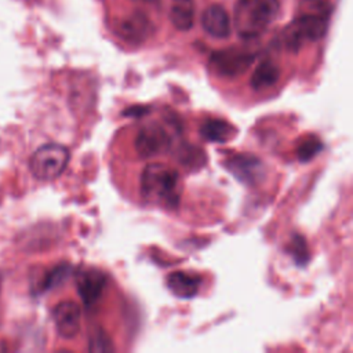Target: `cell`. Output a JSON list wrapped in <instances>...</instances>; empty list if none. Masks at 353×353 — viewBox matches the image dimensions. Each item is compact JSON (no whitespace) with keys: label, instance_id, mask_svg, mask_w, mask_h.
I'll return each mask as SVG.
<instances>
[{"label":"cell","instance_id":"cell-23","mask_svg":"<svg viewBox=\"0 0 353 353\" xmlns=\"http://www.w3.org/2000/svg\"><path fill=\"white\" fill-rule=\"evenodd\" d=\"M307 1H310V0H307Z\"/></svg>","mask_w":353,"mask_h":353},{"label":"cell","instance_id":"cell-8","mask_svg":"<svg viewBox=\"0 0 353 353\" xmlns=\"http://www.w3.org/2000/svg\"><path fill=\"white\" fill-rule=\"evenodd\" d=\"M76 283L77 292L83 303L88 307L95 305L101 298L106 285V276L97 269H85L79 273Z\"/></svg>","mask_w":353,"mask_h":353},{"label":"cell","instance_id":"cell-1","mask_svg":"<svg viewBox=\"0 0 353 353\" xmlns=\"http://www.w3.org/2000/svg\"><path fill=\"white\" fill-rule=\"evenodd\" d=\"M141 193L149 203L175 207L179 200V175L164 164H148L141 174Z\"/></svg>","mask_w":353,"mask_h":353},{"label":"cell","instance_id":"cell-14","mask_svg":"<svg viewBox=\"0 0 353 353\" xmlns=\"http://www.w3.org/2000/svg\"><path fill=\"white\" fill-rule=\"evenodd\" d=\"M200 134L204 139L210 142L223 143L234 135V127L225 120L210 119L201 124Z\"/></svg>","mask_w":353,"mask_h":353},{"label":"cell","instance_id":"cell-4","mask_svg":"<svg viewBox=\"0 0 353 353\" xmlns=\"http://www.w3.org/2000/svg\"><path fill=\"white\" fill-rule=\"evenodd\" d=\"M171 134L163 124L150 123L143 125L135 138V150L141 157H153L170 148Z\"/></svg>","mask_w":353,"mask_h":353},{"label":"cell","instance_id":"cell-11","mask_svg":"<svg viewBox=\"0 0 353 353\" xmlns=\"http://www.w3.org/2000/svg\"><path fill=\"white\" fill-rule=\"evenodd\" d=\"M168 290L178 298H192L199 292L200 279L188 272H172L167 277Z\"/></svg>","mask_w":353,"mask_h":353},{"label":"cell","instance_id":"cell-20","mask_svg":"<svg viewBox=\"0 0 353 353\" xmlns=\"http://www.w3.org/2000/svg\"><path fill=\"white\" fill-rule=\"evenodd\" d=\"M70 273V268L68 265H61L54 268L46 277V281L43 283V290L51 288L54 285H58L59 283H62Z\"/></svg>","mask_w":353,"mask_h":353},{"label":"cell","instance_id":"cell-15","mask_svg":"<svg viewBox=\"0 0 353 353\" xmlns=\"http://www.w3.org/2000/svg\"><path fill=\"white\" fill-rule=\"evenodd\" d=\"M280 70L279 66L272 61L261 62L251 76V87L255 90L269 88L279 80Z\"/></svg>","mask_w":353,"mask_h":353},{"label":"cell","instance_id":"cell-19","mask_svg":"<svg viewBox=\"0 0 353 353\" xmlns=\"http://www.w3.org/2000/svg\"><path fill=\"white\" fill-rule=\"evenodd\" d=\"M90 350L91 352H110L113 350L109 336L102 330H94V334L90 338Z\"/></svg>","mask_w":353,"mask_h":353},{"label":"cell","instance_id":"cell-6","mask_svg":"<svg viewBox=\"0 0 353 353\" xmlns=\"http://www.w3.org/2000/svg\"><path fill=\"white\" fill-rule=\"evenodd\" d=\"M229 172L234 175L240 182L247 185L256 183L263 176V164L262 161L252 154H234L225 161Z\"/></svg>","mask_w":353,"mask_h":353},{"label":"cell","instance_id":"cell-10","mask_svg":"<svg viewBox=\"0 0 353 353\" xmlns=\"http://www.w3.org/2000/svg\"><path fill=\"white\" fill-rule=\"evenodd\" d=\"M152 25L149 19L141 14V12H134L128 18L123 19L119 25V34L130 43L138 44L146 40V37L150 34Z\"/></svg>","mask_w":353,"mask_h":353},{"label":"cell","instance_id":"cell-21","mask_svg":"<svg viewBox=\"0 0 353 353\" xmlns=\"http://www.w3.org/2000/svg\"><path fill=\"white\" fill-rule=\"evenodd\" d=\"M243 4H250V3H254L255 0H240Z\"/></svg>","mask_w":353,"mask_h":353},{"label":"cell","instance_id":"cell-17","mask_svg":"<svg viewBox=\"0 0 353 353\" xmlns=\"http://www.w3.org/2000/svg\"><path fill=\"white\" fill-rule=\"evenodd\" d=\"M290 252L294 258V261L303 266L307 259H309V251H307V245H306V240L301 236V234H295L292 237V240L290 241Z\"/></svg>","mask_w":353,"mask_h":353},{"label":"cell","instance_id":"cell-5","mask_svg":"<svg viewBox=\"0 0 353 353\" xmlns=\"http://www.w3.org/2000/svg\"><path fill=\"white\" fill-rule=\"evenodd\" d=\"M254 58L255 57L251 52L237 48H226L215 51L211 55L210 62L218 74L225 77H234L244 73L254 62Z\"/></svg>","mask_w":353,"mask_h":353},{"label":"cell","instance_id":"cell-13","mask_svg":"<svg viewBox=\"0 0 353 353\" xmlns=\"http://www.w3.org/2000/svg\"><path fill=\"white\" fill-rule=\"evenodd\" d=\"M194 1L193 0H172L170 6V19L174 28L186 32L194 22Z\"/></svg>","mask_w":353,"mask_h":353},{"label":"cell","instance_id":"cell-22","mask_svg":"<svg viewBox=\"0 0 353 353\" xmlns=\"http://www.w3.org/2000/svg\"><path fill=\"white\" fill-rule=\"evenodd\" d=\"M139 1H148V3H153V1H157V0H139Z\"/></svg>","mask_w":353,"mask_h":353},{"label":"cell","instance_id":"cell-18","mask_svg":"<svg viewBox=\"0 0 353 353\" xmlns=\"http://www.w3.org/2000/svg\"><path fill=\"white\" fill-rule=\"evenodd\" d=\"M179 159L186 167H196L197 168V167H201L205 163L204 152L199 148H192V146H185L181 150Z\"/></svg>","mask_w":353,"mask_h":353},{"label":"cell","instance_id":"cell-9","mask_svg":"<svg viewBox=\"0 0 353 353\" xmlns=\"http://www.w3.org/2000/svg\"><path fill=\"white\" fill-rule=\"evenodd\" d=\"M201 26L210 36L216 39H226L232 32L229 14L221 4H211L204 10Z\"/></svg>","mask_w":353,"mask_h":353},{"label":"cell","instance_id":"cell-12","mask_svg":"<svg viewBox=\"0 0 353 353\" xmlns=\"http://www.w3.org/2000/svg\"><path fill=\"white\" fill-rule=\"evenodd\" d=\"M279 0H255L248 14L250 26L252 32L268 26L279 14Z\"/></svg>","mask_w":353,"mask_h":353},{"label":"cell","instance_id":"cell-3","mask_svg":"<svg viewBox=\"0 0 353 353\" xmlns=\"http://www.w3.org/2000/svg\"><path fill=\"white\" fill-rule=\"evenodd\" d=\"M328 29V19L324 15H302L285 30L284 43L287 48L296 51L305 41L320 40Z\"/></svg>","mask_w":353,"mask_h":353},{"label":"cell","instance_id":"cell-2","mask_svg":"<svg viewBox=\"0 0 353 353\" xmlns=\"http://www.w3.org/2000/svg\"><path fill=\"white\" fill-rule=\"evenodd\" d=\"M69 152L58 143L40 146L30 157L29 168L34 178L40 181H52L58 178L66 168Z\"/></svg>","mask_w":353,"mask_h":353},{"label":"cell","instance_id":"cell-7","mask_svg":"<svg viewBox=\"0 0 353 353\" xmlns=\"http://www.w3.org/2000/svg\"><path fill=\"white\" fill-rule=\"evenodd\" d=\"M57 331L63 338H73L80 331V307L73 301L59 302L52 310Z\"/></svg>","mask_w":353,"mask_h":353},{"label":"cell","instance_id":"cell-16","mask_svg":"<svg viewBox=\"0 0 353 353\" xmlns=\"http://www.w3.org/2000/svg\"><path fill=\"white\" fill-rule=\"evenodd\" d=\"M323 149L321 141L316 135H309L301 141L296 149V156L301 161L312 160Z\"/></svg>","mask_w":353,"mask_h":353}]
</instances>
